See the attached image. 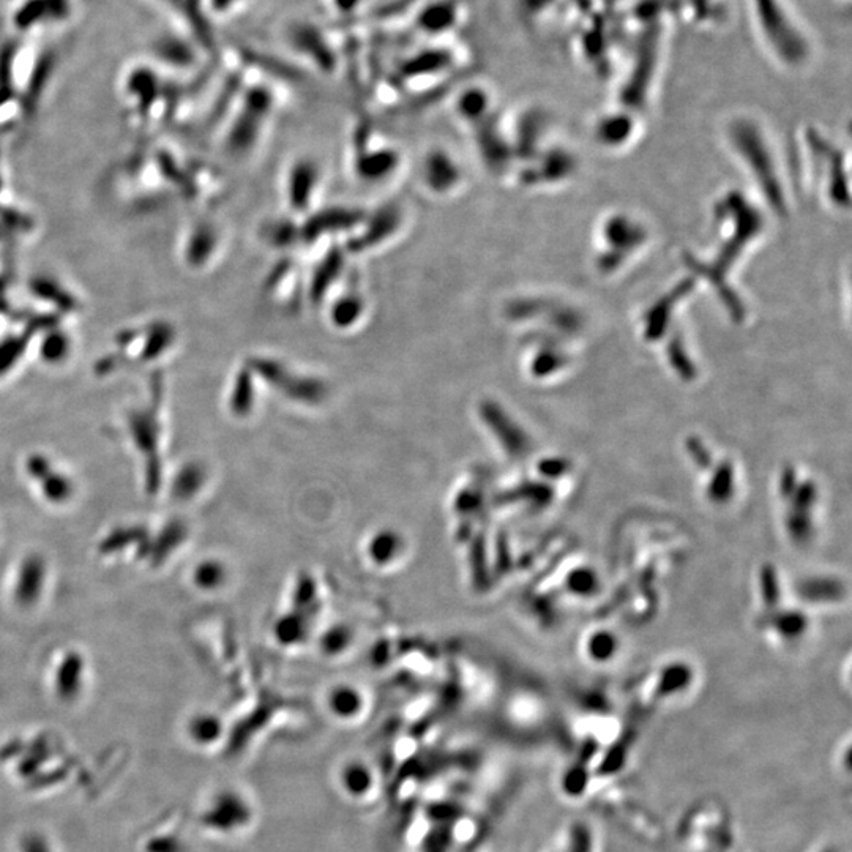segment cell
I'll return each instance as SVG.
<instances>
[{
  "label": "cell",
  "mask_w": 852,
  "mask_h": 852,
  "mask_svg": "<svg viewBox=\"0 0 852 852\" xmlns=\"http://www.w3.org/2000/svg\"><path fill=\"white\" fill-rule=\"evenodd\" d=\"M359 2H362V0H335V4L341 12H351Z\"/></svg>",
  "instance_id": "obj_6"
},
{
  "label": "cell",
  "mask_w": 852,
  "mask_h": 852,
  "mask_svg": "<svg viewBox=\"0 0 852 852\" xmlns=\"http://www.w3.org/2000/svg\"><path fill=\"white\" fill-rule=\"evenodd\" d=\"M587 781H589V777H587L586 769L581 764V766L568 770L564 778V789L570 796H580L586 788Z\"/></svg>",
  "instance_id": "obj_5"
},
{
  "label": "cell",
  "mask_w": 852,
  "mask_h": 852,
  "mask_svg": "<svg viewBox=\"0 0 852 852\" xmlns=\"http://www.w3.org/2000/svg\"><path fill=\"white\" fill-rule=\"evenodd\" d=\"M314 184H316V169L313 166L308 165V163H300L292 169L289 195H291L292 204L299 207V210H302V207L307 204Z\"/></svg>",
  "instance_id": "obj_3"
},
{
  "label": "cell",
  "mask_w": 852,
  "mask_h": 852,
  "mask_svg": "<svg viewBox=\"0 0 852 852\" xmlns=\"http://www.w3.org/2000/svg\"><path fill=\"white\" fill-rule=\"evenodd\" d=\"M759 26L781 59L796 64L807 54V40L778 0H755Z\"/></svg>",
  "instance_id": "obj_1"
},
{
  "label": "cell",
  "mask_w": 852,
  "mask_h": 852,
  "mask_svg": "<svg viewBox=\"0 0 852 852\" xmlns=\"http://www.w3.org/2000/svg\"><path fill=\"white\" fill-rule=\"evenodd\" d=\"M456 177H458V172H456L455 166L452 165V161L447 160L445 155L436 154L430 157V161H428V180H430V185L434 190L449 188L450 184L455 182Z\"/></svg>",
  "instance_id": "obj_4"
},
{
  "label": "cell",
  "mask_w": 852,
  "mask_h": 852,
  "mask_svg": "<svg viewBox=\"0 0 852 852\" xmlns=\"http://www.w3.org/2000/svg\"><path fill=\"white\" fill-rule=\"evenodd\" d=\"M340 783L344 793L352 799H365L376 786L373 770L362 761H351L341 769Z\"/></svg>",
  "instance_id": "obj_2"
}]
</instances>
